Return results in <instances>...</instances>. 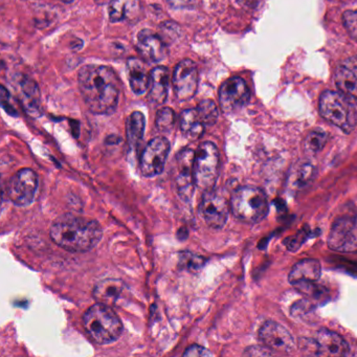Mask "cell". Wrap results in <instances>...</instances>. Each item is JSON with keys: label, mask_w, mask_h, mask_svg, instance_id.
I'll return each mask as SVG.
<instances>
[{"label": "cell", "mask_w": 357, "mask_h": 357, "mask_svg": "<svg viewBox=\"0 0 357 357\" xmlns=\"http://www.w3.org/2000/svg\"><path fill=\"white\" fill-rule=\"evenodd\" d=\"M79 87L89 109L110 114L118 106L120 80L114 70L103 66H85L79 72Z\"/></svg>", "instance_id": "cell-1"}, {"label": "cell", "mask_w": 357, "mask_h": 357, "mask_svg": "<svg viewBox=\"0 0 357 357\" xmlns=\"http://www.w3.org/2000/svg\"><path fill=\"white\" fill-rule=\"evenodd\" d=\"M50 235L57 245L68 252H85L98 245L103 231L96 220L64 215L54 221Z\"/></svg>", "instance_id": "cell-2"}, {"label": "cell", "mask_w": 357, "mask_h": 357, "mask_svg": "<svg viewBox=\"0 0 357 357\" xmlns=\"http://www.w3.org/2000/svg\"><path fill=\"white\" fill-rule=\"evenodd\" d=\"M85 330L100 344L116 342L123 332V324L112 306L97 303L83 315Z\"/></svg>", "instance_id": "cell-3"}, {"label": "cell", "mask_w": 357, "mask_h": 357, "mask_svg": "<svg viewBox=\"0 0 357 357\" xmlns=\"http://www.w3.org/2000/svg\"><path fill=\"white\" fill-rule=\"evenodd\" d=\"M229 204L234 216L238 220L250 225L261 222L268 214L269 204L266 194L254 185H243L236 189Z\"/></svg>", "instance_id": "cell-4"}, {"label": "cell", "mask_w": 357, "mask_h": 357, "mask_svg": "<svg viewBox=\"0 0 357 357\" xmlns=\"http://www.w3.org/2000/svg\"><path fill=\"white\" fill-rule=\"evenodd\" d=\"M319 114L344 133H351L357 125V112L354 104L336 91H326L319 98Z\"/></svg>", "instance_id": "cell-5"}, {"label": "cell", "mask_w": 357, "mask_h": 357, "mask_svg": "<svg viewBox=\"0 0 357 357\" xmlns=\"http://www.w3.org/2000/svg\"><path fill=\"white\" fill-rule=\"evenodd\" d=\"M219 162L220 158L215 144L204 142L199 145L194 160V178L198 189L204 192L214 189L218 178Z\"/></svg>", "instance_id": "cell-6"}, {"label": "cell", "mask_w": 357, "mask_h": 357, "mask_svg": "<svg viewBox=\"0 0 357 357\" xmlns=\"http://www.w3.org/2000/svg\"><path fill=\"white\" fill-rule=\"evenodd\" d=\"M328 246L340 252H357V215L336 219L328 236Z\"/></svg>", "instance_id": "cell-7"}, {"label": "cell", "mask_w": 357, "mask_h": 357, "mask_svg": "<svg viewBox=\"0 0 357 357\" xmlns=\"http://www.w3.org/2000/svg\"><path fill=\"white\" fill-rule=\"evenodd\" d=\"M38 188V177L32 169L16 172L8 183V196L16 206H26L34 202Z\"/></svg>", "instance_id": "cell-8"}, {"label": "cell", "mask_w": 357, "mask_h": 357, "mask_svg": "<svg viewBox=\"0 0 357 357\" xmlns=\"http://www.w3.org/2000/svg\"><path fill=\"white\" fill-rule=\"evenodd\" d=\"M229 208L231 204L221 192L214 189L204 192L199 211L208 227L214 229H222L229 219Z\"/></svg>", "instance_id": "cell-9"}, {"label": "cell", "mask_w": 357, "mask_h": 357, "mask_svg": "<svg viewBox=\"0 0 357 357\" xmlns=\"http://www.w3.org/2000/svg\"><path fill=\"white\" fill-rule=\"evenodd\" d=\"M169 151L170 144L168 139L160 137L151 139L142 154V174L148 178L160 175L164 171Z\"/></svg>", "instance_id": "cell-10"}, {"label": "cell", "mask_w": 357, "mask_h": 357, "mask_svg": "<svg viewBox=\"0 0 357 357\" xmlns=\"http://www.w3.org/2000/svg\"><path fill=\"white\" fill-rule=\"evenodd\" d=\"M250 93L245 81L233 77L225 81L219 89V103L225 114L237 112L250 101Z\"/></svg>", "instance_id": "cell-11"}, {"label": "cell", "mask_w": 357, "mask_h": 357, "mask_svg": "<svg viewBox=\"0 0 357 357\" xmlns=\"http://www.w3.org/2000/svg\"><path fill=\"white\" fill-rule=\"evenodd\" d=\"M175 97L179 101H187L195 96L198 87V70L192 60L179 62L173 74Z\"/></svg>", "instance_id": "cell-12"}, {"label": "cell", "mask_w": 357, "mask_h": 357, "mask_svg": "<svg viewBox=\"0 0 357 357\" xmlns=\"http://www.w3.org/2000/svg\"><path fill=\"white\" fill-rule=\"evenodd\" d=\"M259 338L267 348L275 353L289 354L296 349L294 336L284 326L268 321L259 330Z\"/></svg>", "instance_id": "cell-13"}, {"label": "cell", "mask_w": 357, "mask_h": 357, "mask_svg": "<svg viewBox=\"0 0 357 357\" xmlns=\"http://www.w3.org/2000/svg\"><path fill=\"white\" fill-rule=\"evenodd\" d=\"M194 160L195 152L192 149L181 150L177 155L176 190L179 197L185 202L191 199L196 187Z\"/></svg>", "instance_id": "cell-14"}, {"label": "cell", "mask_w": 357, "mask_h": 357, "mask_svg": "<svg viewBox=\"0 0 357 357\" xmlns=\"http://www.w3.org/2000/svg\"><path fill=\"white\" fill-rule=\"evenodd\" d=\"M335 84L344 97L354 105L357 104V56L348 58L338 66Z\"/></svg>", "instance_id": "cell-15"}, {"label": "cell", "mask_w": 357, "mask_h": 357, "mask_svg": "<svg viewBox=\"0 0 357 357\" xmlns=\"http://www.w3.org/2000/svg\"><path fill=\"white\" fill-rule=\"evenodd\" d=\"M137 51L145 61L158 63L167 56L166 45L162 39L150 30H143L137 36Z\"/></svg>", "instance_id": "cell-16"}, {"label": "cell", "mask_w": 357, "mask_h": 357, "mask_svg": "<svg viewBox=\"0 0 357 357\" xmlns=\"http://www.w3.org/2000/svg\"><path fill=\"white\" fill-rule=\"evenodd\" d=\"M126 285L121 280L106 279L95 286L93 296L98 303L114 306L126 296Z\"/></svg>", "instance_id": "cell-17"}, {"label": "cell", "mask_w": 357, "mask_h": 357, "mask_svg": "<svg viewBox=\"0 0 357 357\" xmlns=\"http://www.w3.org/2000/svg\"><path fill=\"white\" fill-rule=\"evenodd\" d=\"M143 8L139 0H112L109 6L112 22H137L141 17Z\"/></svg>", "instance_id": "cell-18"}, {"label": "cell", "mask_w": 357, "mask_h": 357, "mask_svg": "<svg viewBox=\"0 0 357 357\" xmlns=\"http://www.w3.org/2000/svg\"><path fill=\"white\" fill-rule=\"evenodd\" d=\"M319 344L321 355H331V356H346L349 354V344L346 340L334 331L328 329H321L315 337Z\"/></svg>", "instance_id": "cell-19"}, {"label": "cell", "mask_w": 357, "mask_h": 357, "mask_svg": "<svg viewBox=\"0 0 357 357\" xmlns=\"http://www.w3.org/2000/svg\"><path fill=\"white\" fill-rule=\"evenodd\" d=\"M20 100L30 116H39L41 114V96L38 85L29 77H22L18 82Z\"/></svg>", "instance_id": "cell-20"}, {"label": "cell", "mask_w": 357, "mask_h": 357, "mask_svg": "<svg viewBox=\"0 0 357 357\" xmlns=\"http://www.w3.org/2000/svg\"><path fill=\"white\" fill-rule=\"evenodd\" d=\"M321 263L315 259H304L296 263L288 275V281L292 285L302 282H317L321 278Z\"/></svg>", "instance_id": "cell-21"}, {"label": "cell", "mask_w": 357, "mask_h": 357, "mask_svg": "<svg viewBox=\"0 0 357 357\" xmlns=\"http://www.w3.org/2000/svg\"><path fill=\"white\" fill-rule=\"evenodd\" d=\"M169 70L158 66L150 73L149 99L155 104H164L168 96Z\"/></svg>", "instance_id": "cell-22"}, {"label": "cell", "mask_w": 357, "mask_h": 357, "mask_svg": "<svg viewBox=\"0 0 357 357\" xmlns=\"http://www.w3.org/2000/svg\"><path fill=\"white\" fill-rule=\"evenodd\" d=\"M315 168L312 162L302 160L296 162L290 170L287 185L290 191H300L306 187L314 176Z\"/></svg>", "instance_id": "cell-23"}, {"label": "cell", "mask_w": 357, "mask_h": 357, "mask_svg": "<svg viewBox=\"0 0 357 357\" xmlns=\"http://www.w3.org/2000/svg\"><path fill=\"white\" fill-rule=\"evenodd\" d=\"M127 68H128L131 91L135 95H143L150 85V77L146 72L143 62L141 60L135 59V58H130L127 62Z\"/></svg>", "instance_id": "cell-24"}, {"label": "cell", "mask_w": 357, "mask_h": 357, "mask_svg": "<svg viewBox=\"0 0 357 357\" xmlns=\"http://www.w3.org/2000/svg\"><path fill=\"white\" fill-rule=\"evenodd\" d=\"M206 125L198 116L197 109H187L181 116V129L188 139H200L204 132Z\"/></svg>", "instance_id": "cell-25"}, {"label": "cell", "mask_w": 357, "mask_h": 357, "mask_svg": "<svg viewBox=\"0 0 357 357\" xmlns=\"http://www.w3.org/2000/svg\"><path fill=\"white\" fill-rule=\"evenodd\" d=\"M145 116L142 112H135L129 116L126 123L127 141L132 148H137L144 137Z\"/></svg>", "instance_id": "cell-26"}, {"label": "cell", "mask_w": 357, "mask_h": 357, "mask_svg": "<svg viewBox=\"0 0 357 357\" xmlns=\"http://www.w3.org/2000/svg\"><path fill=\"white\" fill-rule=\"evenodd\" d=\"M329 135L325 130L315 129L308 133L305 139V151L309 154H317L323 150L327 144Z\"/></svg>", "instance_id": "cell-27"}, {"label": "cell", "mask_w": 357, "mask_h": 357, "mask_svg": "<svg viewBox=\"0 0 357 357\" xmlns=\"http://www.w3.org/2000/svg\"><path fill=\"white\" fill-rule=\"evenodd\" d=\"M196 109L206 126H212L218 120V108L212 100H204L200 102Z\"/></svg>", "instance_id": "cell-28"}, {"label": "cell", "mask_w": 357, "mask_h": 357, "mask_svg": "<svg viewBox=\"0 0 357 357\" xmlns=\"http://www.w3.org/2000/svg\"><path fill=\"white\" fill-rule=\"evenodd\" d=\"M204 263L206 259L204 257L197 256L193 252H183L179 255V266L185 271L197 273L204 267Z\"/></svg>", "instance_id": "cell-29"}, {"label": "cell", "mask_w": 357, "mask_h": 357, "mask_svg": "<svg viewBox=\"0 0 357 357\" xmlns=\"http://www.w3.org/2000/svg\"><path fill=\"white\" fill-rule=\"evenodd\" d=\"M175 124V114L171 108L160 110L156 116V128L162 132H168Z\"/></svg>", "instance_id": "cell-30"}, {"label": "cell", "mask_w": 357, "mask_h": 357, "mask_svg": "<svg viewBox=\"0 0 357 357\" xmlns=\"http://www.w3.org/2000/svg\"><path fill=\"white\" fill-rule=\"evenodd\" d=\"M342 22L347 32L352 37L353 40L357 43V10L344 12L342 15Z\"/></svg>", "instance_id": "cell-31"}, {"label": "cell", "mask_w": 357, "mask_h": 357, "mask_svg": "<svg viewBox=\"0 0 357 357\" xmlns=\"http://www.w3.org/2000/svg\"><path fill=\"white\" fill-rule=\"evenodd\" d=\"M275 354V352L267 348L266 346L250 347V348L246 349L245 352H244V355H248V356H271V355Z\"/></svg>", "instance_id": "cell-32"}, {"label": "cell", "mask_w": 357, "mask_h": 357, "mask_svg": "<svg viewBox=\"0 0 357 357\" xmlns=\"http://www.w3.org/2000/svg\"><path fill=\"white\" fill-rule=\"evenodd\" d=\"M210 355H212L210 351L198 344L190 346L183 353V356H210Z\"/></svg>", "instance_id": "cell-33"}, {"label": "cell", "mask_w": 357, "mask_h": 357, "mask_svg": "<svg viewBox=\"0 0 357 357\" xmlns=\"http://www.w3.org/2000/svg\"><path fill=\"white\" fill-rule=\"evenodd\" d=\"M193 0H168L169 5L174 9H183L192 5Z\"/></svg>", "instance_id": "cell-34"}, {"label": "cell", "mask_w": 357, "mask_h": 357, "mask_svg": "<svg viewBox=\"0 0 357 357\" xmlns=\"http://www.w3.org/2000/svg\"><path fill=\"white\" fill-rule=\"evenodd\" d=\"M63 3H72L74 0H60Z\"/></svg>", "instance_id": "cell-35"}]
</instances>
